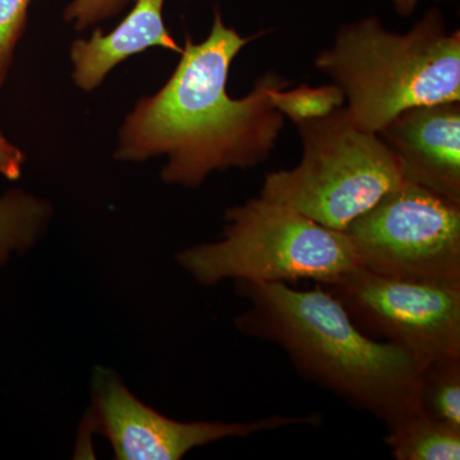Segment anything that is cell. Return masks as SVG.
Returning a JSON list of instances; mask_svg holds the SVG:
<instances>
[{"instance_id":"obj_9","label":"cell","mask_w":460,"mask_h":460,"mask_svg":"<svg viewBox=\"0 0 460 460\" xmlns=\"http://www.w3.org/2000/svg\"><path fill=\"white\" fill-rule=\"evenodd\" d=\"M377 135L404 180L460 202V102L407 109Z\"/></svg>"},{"instance_id":"obj_10","label":"cell","mask_w":460,"mask_h":460,"mask_svg":"<svg viewBox=\"0 0 460 460\" xmlns=\"http://www.w3.org/2000/svg\"><path fill=\"white\" fill-rule=\"evenodd\" d=\"M164 3L165 0H137L113 31L102 33L98 29L90 39L72 42L69 58L75 86L84 91L98 89L115 66L150 48L181 54V45L163 20Z\"/></svg>"},{"instance_id":"obj_16","label":"cell","mask_w":460,"mask_h":460,"mask_svg":"<svg viewBox=\"0 0 460 460\" xmlns=\"http://www.w3.org/2000/svg\"><path fill=\"white\" fill-rule=\"evenodd\" d=\"M127 3L128 0H71L63 12V18L77 31H84L102 21L117 16Z\"/></svg>"},{"instance_id":"obj_6","label":"cell","mask_w":460,"mask_h":460,"mask_svg":"<svg viewBox=\"0 0 460 460\" xmlns=\"http://www.w3.org/2000/svg\"><path fill=\"white\" fill-rule=\"evenodd\" d=\"M343 232L365 270L460 284V202L414 181L404 180Z\"/></svg>"},{"instance_id":"obj_11","label":"cell","mask_w":460,"mask_h":460,"mask_svg":"<svg viewBox=\"0 0 460 460\" xmlns=\"http://www.w3.org/2000/svg\"><path fill=\"white\" fill-rule=\"evenodd\" d=\"M384 438L396 460H459L460 429L420 408L392 425Z\"/></svg>"},{"instance_id":"obj_2","label":"cell","mask_w":460,"mask_h":460,"mask_svg":"<svg viewBox=\"0 0 460 460\" xmlns=\"http://www.w3.org/2000/svg\"><path fill=\"white\" fill-rule=\"evenodd\" d=\"M248 307L235 319L242 334L278 345L305 380L386 426L420 410L425 370L398 345L362 332L325 288L235 281Z\"/></svg>"},{"instance_id":"obj_15","label":"cell","mask_w":460,"mask_h":460,"mask_svg":"<svg viewBox=\"0 0 460 460\" xmlns=\"http://www.w3.org/2000/svg\"><path fill=\"white\" fill-rule=\"evenodd\" d=\"M30 0H0V87L7 80L14 50L25 32Z\"/></svg>"},{"instance_id":"obj_5","label":"cell","mask_w":460,"mask_h":460,"mask_svg":"<svg viewBox=\"0 0 460 460\" xmlns=\"http://www.w3.org/2000/svg\"><path fill=\"white\" fill-rule=\"evenodd\" d=\"M296 126L301 163L266 174L261 198L343 232L404 181L392 150L377 133L359 128L345 105Z\"/></svg>"},{"instance_id":"obj_4","label":"cell","mask_w":460,"mask_h":460,"mask_svg":"<svg viewBox=\"0 0 460 460\" xmlns=\"http://www.w3.org/2000/svg\"><path fill=\"white\" fill-rule=\"evenodd\" d=\"M219 241L181 251L177 261L205 287L223 280L330 284L357 268L352 244L286 206L261 198L226 208Z\"/></svg>"},{"instance_id":"obj_7","label":"cell","mask_w":460,"mask_h":460,"mask_svg":"<svg viewBox=\"0 0 460 460\" xmlns=\"http://www.w3.org/2000/svg\"><path fill=\"white\" fill-rule=\"evenodd\" d=\"M320 286L365 334L398 345L423 368L460 358V284L395 279L357 266Z\"/></svg>"},{"instance_id":"obj_8","label":"cell","mask_w":460,"mask_h":460,"mask_svg":"<svg viewBox=\"0 0 460 460\" xmlns=\"http://www.w3.org/2000/svg\"><path fill=\"white\" fill-rule=\"evenodd\" d=\"M89 422L104 436L118 460H180L195 447L289 426L320 425L319 414L274 416L251 422H181L148 407L127 389L119 375L96 366Z\"/></svg>"},{"instance_id":"obj_18","label":"cell","mask_w":460,"mask_h":460,"mask_svg":"<svg viewBox=\"0 0 460 460\" xmlns=\"http://www.w3.org/2000/svg\"><path fill=\"white\" fill-rule=\"evenodd\" d=\"M396 13L401 14L402 17L411 16L419 4L420 0H392Z\"/></svg>"},{"instance_id":"obj_14","label":"cell","mask_w":460,"mask_h":460,"mask_svg":"<svg viewBox=\"0 0 460 460\" xmlns=\"http://www.w3.org/2000/svg\"><path fill=\"white\" fill-rule=\"evenodd\" d=\"M271 98L275 108L295 124L326 117L345 105L343 91L334 84L281 87L272 93Z\"/></svg>"},{"instance_id":"obj_13","label":"cell","mask_w":460,"mask_h":460,"mask_svg":"<svg viewBox=\"0 0 460 460\" xmlns=\"http://www.w3.org/2000/svg\"><path fill=\"white\" fill-rule=\"evenodd\" d=\"M420 402L429 416L460 429V358L431 363L422 371Z\"/></svg>"},{"instance_id":"obj_12","label":"cell","mask_w":460,"mask_h":460,"mask_svg":"<svg viewBox=\"0 0 460 460\" xmlns=\"http://www.w3.org/2000/svg\"><path fill=\"white\" fill-rule=\"evenodd\" d=\"M51 217L49 202L25 190H11L0 196V266L12 253L35 246L44 237Z\"/></svg>"},{"instance_id":"obj_1","label":"cell","mask_w":460,"mask_h":460,"mask_svg":"<svg viewBox=\"0 0 460 460\" xmlns=\"http://www.w3.org/2000/svg\"><path fill=\"white\" fill-rule=\"evenodd\" d=\"M259 36L244 38L224 23L219 11L205 40L186 35L164 86L138 100L124 118L115 160L165 156L162 180L186 189L201 186L211 172L255 168L268 160L286 126L272 93L289 81L269 72L244 98L233 99L226 90L233 60Z\"/></svg>"},{"instance_id":"obj_17","label":"cell","mask_w":460,"mask_h":460,"mask_svg":"<svg viewBox=\"0 0 460 460\" xmlns=\"http://www.w3.org/2000/svg\"><path fill=\"white\" fill-rule=\"evenodd\" d=\"M26 155L16 145L9 142L0 132V174L9 181H16L22 174Z\"/></svg>"},{"instance_id":"obj_3","label":"cell","mask_w":460,"mask_h":460,"mask_svg":"<svg viewBox=\"0 0 460 460\" xmlns=\"http://www.w3.org/2000/svg\"><path fill=\"white\" fill-rule=\"evenodd\" d=\"M314 66L343 91L350 119L372 133L407 109L460 102V32L436 8L404 33L376 17L341 26Z\"/></svg>"}]
</instances>
